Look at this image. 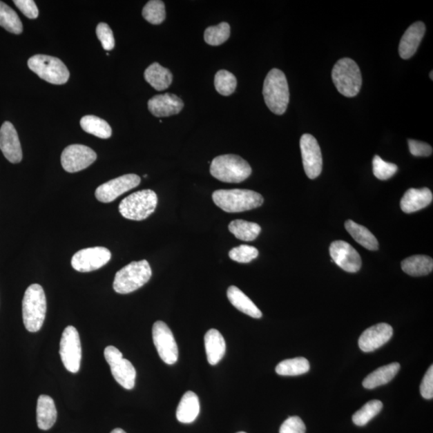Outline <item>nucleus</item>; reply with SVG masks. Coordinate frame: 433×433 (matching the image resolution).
<instances>
[{
    "instance_id": "nucleus-35",
    "label": "nucleus",
    "mask_w": 433,
    "mask_h": 433,
    "mask_svg": "<svg viewBox=\"0 0 433 433\" xmlns=\"http://www.w3.org/2000/svg\"><path fill=\"white\" fill-rule=\"evenodd\" d=\"M231 36V27L226 22H222L217 26L206 28L204 39L211 46H221L225 43Z\"/></svg>"
},
{
    "instance_id": "nucleus-36",
    "label": "nucleus",
    "mask_w": 433,
    "mask_h": 433,
    "mask_svg": "<svg viewBox=\"0 0 433 433\" xmlns=\"http://www.w3.org/2000/svg\"><path fill=\"white\" fill-rule=\"evenodd\" d=\"M166 7L161 0H151L146 3L142 11L146 21L152 24H161L166 19Z\"/></svg>"
},
{
    "instance_id": "nucleus-30",
    "label": "nucleus",
    "mask_w": 433,
    "mask_h": 433,
    "mask_svg": "<svg viewBox=\"0 0 433 433\" xmlns=\"http://www.w3.org/2000/svg\"><path fill=\"white\" fill-rule=\"evenodd\" d=\"M261 227L257 223L244 220L232 221L229 225V231L235 235L238 240L245 242L256 240L261 232Z\"/></svg>"
},
{
    "instance_id": "nucleus-18",
    "label": "nucleus",
    "mask_w": 433,
    "mask_h": 433,
    "mask_svg": "<svg viewBox=\"0 0 433 433\" xmlns=\"http://www.w3.org/2000/svg\"><path fill=\"white\" fill-rule=\"evenodd\" d=\"M392 335V327L387 323H383L372 326L363 331L360 337V348L365 352H374L389 341Z\"/></svg>"
},
{
    "instance_id": "nucleus-11",
    "label": "nucleus",
    "mask_w": 433,
    "mask_h": 433,
    "mask_svg": "<svg viewBox=\"0 0 433 433\" xmlns=\"http://www.w3.org/2000/svg\"><path fill=\"white\" fill-rule=\"evenodd\" d=\"M153 340L161 359L173 365L178 359V348L175 338L166 323L157 321L153 327Z\"/></svg>"
},
{
    "instance_id": "nucleus-7",
    "label": "nucleus",
    "mask_w": 433,
    "mask_h": 433,
    "mask_svg": "<svg viewBox=\"0 0 433 433\" xmlns=\"http://www.w3.org/2000/svg\"><path fill=\"white\" fill-rule=\"evenodd\" d=\"M157 196L151 190H143L124 198L119 205V212L124 218L133 221H142L155 211Z\"/></svg>"
},
{
    "instance_id": "nucleus-5",
    "label": "nucleus",
    "mask_w": 433,
    "mask_h": 433,
    "mask_svg": "<svg viewBox=\"0 0 433 433\" xmlns=\"http://www.w3.org/2000/svg\"><path fill=\"white\" fill-rule=\"evenodd\" d=\"M151 277V267L146 260L132 262L116 273L114 291L122 295L132 293L146 285Z\"/></svg>"
},
{
    "instance_id": "nucleus-2",
    "label": "nucleus",
    "mask_w": 433,
    "mask_h": 433,
    "mask_svg": "<svg viewBox=\"0 0 433 433\" xmlns=\"http://www.w3.org/2000/svg\"><path fill=\"white\" fill-rule=\"evenodd\" d=\"M23 320L30 332L41 330L46 320L47 301L41 285H32L25 291L22 302Z\"/></svg>"
},
{
    "instance_id": "nucleus-39",
    "label": "nucleus",
    "mask_w": 433,
    "mask_h": 433,
    "mask_svg": "<svg viewBox=\"0 0 433 433\" xmlns=\"http://www.w3.org/2000/svg\"><path fill=\"white\" fill-rule=\"evenodd\" d=\"M258 256V251L256 247L241 245L233 248L232 250L229 252V257L231 258L233 261L240 263L251 262L253 260H256Z\"/></svg>"
},
{
    "instance_id": "nucleus-32",
    "label": "nucleus",
    "mask_w": 433,
    "mask_h": 433,
    "mask_svg": "<svg viewBox=\"0 0 433 433\" xmlns=\"http://www.w3.org/2000/svg\"><path fill=\"white\" fill-rule=\"evenodd\" d=\"M309 370L310 363L303 357L283 360L276 368L277 374L285 376H300Z\"/></svg>"
},
{
    "instance_id": "nucleus-26",
    "label": "nucleus",
    "mask_w": 433,
    "mask_h": 433,
    "mask_svg": "<svg viewBox=\"0 0 433 433\" xmlns=\"http://www.w3.org/2000/svg\"><path fill=\"white\" fill-rule=\"evenodd\" d=\"M400 368L401 365L398 363H392L378 368L365 378L363 386L367 389H374L377 387L386 385L396 376Z\"/></svg>"
},
{
    "instance_id": "nucleus-33",
    "label": "nucleus",
    "mask_w": 433,
    "mask_h": 433,
    "mask_svg": "<svg viewBox=\"0 0 433 433\" xmlns=\"http://www.w3.org/2000/svg\"><path fill=\"white\" fill-rule=\"evenodd\" d=\"M0 26L13 34L23 32V24L17 13L2 1H0Z\"/></svg>"
},
{
    "instance_id": "nucleus-20",
    "label": "nucleus",
    "mask_w": 433,
    "mask_h": 433,
    "mask_svg": "<svg viewBox=\"0 0 433 433\" xmlns=\"http://www.w3.org/2000/svg\"><path fill=\"white\" fill-rule=\"evenodd\" d=\"M425 25L422 22H416L407 29L399 46V53L402 59H407L414 56L425 37Z\"/></svg>"
},
{
    "instance_id": "nucleus-28",
    "label": "nucleus",
    "mask_w": 433,
    "mask_h": 433,
    "mask_svg": "<svg viewBox=\"0 0 433 433\" xmlns=\"http://www.w3.org/2000/svg\"><path fill=\"white\" fill-rule=\"evenodd\" d=\"M403 271L413 277L429 275L433 270V260L430 256H414L401 262Z\"/></svg>"
},
{
    "instance_id": "nucleus-6",
    "label": "nucleus",
    "mask_w": 433,
    "mask_h": 433,
    "mask_svg": "<svg viewBox=\"0 0 433 433\" xmlns=\"http://www.w3.org/2000/svg\"><path fill=\"white\" fill-rule=\"evenodd\" d=\"M331 77L338 92L342 95L354 97L360 93L362 86L360 69L353 59H340L332 69Z\"/></svg>"
},
{
    "instance_id": "nucleus-10",
    "label": "nucleus",
    "mask_w": 433,
    "mask_h": 433,
    "mask_svg": "<svg viewBox=\"0 0 433 433\" xmlns=\"http://www.w3.org/2000/svg\"><path fill=\"white\" fill-rule=\"evenodd\" d=\"M59 355L68 372H79L82 356L81 343L76 327L68 326L64 329L59 343Z\"/></svg>"
},
{
    "instance_id": "nucleus-15",
    "label": "nucleus",
    "mask_w": 433,
    "mask_h": 433,
    "mask_svg": "<svg viewBox=\"0 0 433 433\" xmlns=\"http://www.w3.org/2000/svg\"><path fill=\"white\" fill-rule=\"evenodd\" d=\"M300 148L303 168L307 176L316 179L320 175L323 169L322 153L316 139L311 134H303L300 139Z\"/></svg>"
},
{
    "instance_id": "nucleus-9",
    "label": "nucleus",
    "mask_w": 433,
    "mask_h": 433,
    "mask_svg": "<svg viewBox=\"0 0 433 433\" xmlns=\"http://www.w3.org/2000/svg\"><path fill=\"white\" fill-rule=\"evenodd\" d=\"M104 354L110 366L114 379L126 389H133L135 386L137 372L132 363L124 359L122 353L113 346L107 347Z\"/></svg>"
},
{
    "instance_id": "nucleus-34",
    "label": "nucleus",
    "mask_w": 433,
    "mask_h": 433,
    "mask_svg": "<svg viewBox=\"0 0 433 433\" xmlns=\"http://www.w3.org/2000/svg\"><path fill=\"white\" fill-rule=\"evenodd\" d=\"M383 409V403L380 401H371L363 405L352 416V421L357 426H365L373 418L379 414Z\"/></svg>"
},
{
    "instance_id": "nucleus-38",
    "label": "nucleus",
    "mask_w": 433,
    "mask_h": 433,
    "mask_svg": "<svg viewBox=\"0 0 433 433\" xmlns=\"http://www.w3.org/2000/svg\"><path fill=\"white\" fill-rule=\"evenodd\" d=\"M372 166L375 177L382 181L387 180L394 176L398 171V167L395 164L385 162L378 155L373 158Z\"/></svg>"
},
{
    "instance_id": "nucleus-40",
    "label": "nucleus",
    "mask_w": 433,
    "mask_h": 433,
    "mask_svg": "<svg viewBox=\"0 0 433 433\" xmlns=\"http://www.w3.org/2000/svg\"><path fill=\"white\" fill-rule=\"evenodd\" d=\"M97 36L99 41L102 42L103 48L106 51H111L115 46V39H114L112 29L107 23H99L97 25Z\"/></svg>"
},
{
    "instance_id": "nucleus-12",
    "label": "nucleus",
    "mask_w": 433,
    "mask_h": 433,
    "mask_svg": "<svg viewBox=\"0 0 433 433\" xmlns=\"http://www.w3.org/2000/svg\"><path fill=\"white\" fill-rule=\"evenodd\" d=\"M111 257V252L106 247L83 249L73 256L72 267L79 272H91L106 265Z\"/></svg>"
},
{
    "instance_id": "nucleus-46",
    "label": "nucleus",
    "mask_w": 433,
    "mask_h": 433,
    "mask_svg": "<svg viewBox=\"0 0 433 433\" xmlns=\"http://www.w3.org/2000/svg\"><path fill=\"white\" fill-rule=\"evenodd\" d=\"M432 74H433V73H432V72L430 73V77H431V79H433Z\"/></svg>"
},
{
    "instance_id": "nucleus-45",
    "label": "nucleus",
    "mask_w": 433,
    "mask_h": 433,
    "mask_svg": "<svg viewBox=\"0 0 433 433\" xmlns=\"http://www.w3.org/2000/svg\"><path fill=\"white\" fill-rule=\"evenodd\" d=\"M110 433H126L122 429H115L113 430Z\"/></svg>"
},
{
    "instance_id": "nucleus-21",
    "label": "nucleus",
    "mask_w": 433,
    "mask_h": 433,
    "mask_svg": "<svg viewBox=\"0 0 433 433\" xmlns=\"http://www.w3.org/2000/svg\"><path fill=\"white\" fill-rule=\"evenodd\" d=\"M433 200V195L430 189H410L405 193L401 201L403 212L412 213L429 206Z\"/></svg>"
},
{
    "instance_id": "nucleus-24",
    "label": "nucleus",
    "mask_w": 433,
    "mask_h": 433,
    "mask_svg": "<svg viewBox=\"0 0 433 433\" xmlns=\"http://www.w3.org/2000/svg\"><path fill=\"white\" fill-rule=\"evenodd\" d=\"M200 412V404L195 393L189 391L182 398L177 410V419L183 424H190L196 420Z\"/></svg>"
},
{
    "instance_id": "nucleus-42",
    "label": "nucleus",
    "mask_w": 433,
    "mask_h": 433,
    "mask_svg": "<svg viewBox=\"0 0 433 433\" xmlns=\"http://www.w3.org/2000/svg\"><path fill=\"white\" fill-rule=\"evenodd\" d=\"M14 3L21 10L25 17L29 19H37L39 10L33 0H15Z\"/></svg>"
},
{
    "instance_id": "nucleus-14",
    "label": "nucleus",
    "mask_w": 433,
    "mask_h": 433,
    "mask_svg": "<svg viewBox=\"0 0 433 433\" xmlns=\"http://www.w3.org/2000/svg\"><path fill=\"white\" fill-rule=\"evenodd\" d=\"M96 160L97 153L83 144H71L61 154V165L68 173L81 171Z\"/></svg>"
},
{
    "instance_id": "nucleus-16",
    "label": "nucleus",
    "mask_w": 433,
    "mask_h": 433,
    "mask_svg": "<svg viewBox=\"0 0 433 433\" xmlns=\"http://www.w3.org/2000/svg\"><path fill=\"white\" fill-rule=\"evenodd\" d=\"M330 255L331 262L349 273H356L360 270L362 261L360 253L349 243L345 241H335L331 244Z\"/></svg>"
},
{
    "instance_id": "nucleus-4",
    "label": "nucleus",
    "mask_w": 433,
    "mask_h": 433,
    "mask_svg": "<svg viewBox=\"0 0 433 433\" xmlns=\"http://www.w3.org/2000/svg\"><path fill=\"white\" fill-rule=\"evenodd\" d=\"M252 169L249 163L233 154L218 156L211 165V173L218 180L227 183H240L251 176Z\"/></svg>"
},
{
    "instance_id": "nucleus-22",
    "label": "nucleus",
    "mask_w": 433,
    "mask_h": 433,
    "mask_svg": "<svg viewBox=\"0 0 433 433\" xmlns=\"http://www.w3.org/2000/svg\"><path fill=\"white\" fill-rule=\"evenodd\" d=\"M57 411L52 397L39 396L37 401V420L39 429L48 430L57 421Z\"/></svg>"
},
{
    "instance_id": "nucleus-3",
    "label": "nucleus",
    "mask_w": 433,
    "mask_h": 433,
    "mask_svg": "<svg viewBox=\"0 0 433 433\" xmlns=\"http://www.w3.org/2000/svg\"><path fill=\"white\" fill-rule=\"evenodd\" d=\"M267 106L276 115H282L287 111L290 93L285 74L280 69L269 72L262 89Z\"/></svg>"
},
{
    "instance_id": "nucleus-23",
    "label": "nucleus",
    "mask_w": 433,
    "mask_h": 433,
    "mask_svg": "<svg viewBox=\"0 0 433 433\" xmlns=\"http://www.w3.org/2000/svg\"><path fill=\"white\" fill-rule=\"evenodd\" d=\"M205 347L207 360L211 365H216L226 353V342L221 333L216 329H211L205 336Z\"/></svg>"
},
{
    "instance_id": "nucleus-19",
    "label": "nucleus",
    "mask_w": 433,
    "mask_h": 433,
    "mask_svg": "<svg viewBox=\"0 0 433 433\" xmlns=\"http://www.w3.org/2000/svg\"><path fill=\"white\" fill-rule=\"evenodd\" d=\"M183 107L182 99L172 93L153 97L148 102V110L157 117L176 115Z\"/></svg>"
},
{
    "instance_id": "nucleus-43",
    "label": "nucleus",
    "mask_w": 433,
    "mask_h": 433,
    "mask_svg": "<svg viewBox=\"0 0 433 433\" xmlns=\"http://www.w3.org/2000/svg\"><path fill=\"white\" fill-rule=\"evenodd\" d=\"M409 146L411 154L416 157H430L432 154V148L425 142L409 140Z\"/></svg>"
},
{
    "instance_id": "nucleus-47",
    "label": "nucleus",
    "mask_w": 433,
    "mask_h": 433,
    "mask_svg": "<svg viewBox=\"0 0 433 433\" xmlns=\"http://www.w3.org/2000/svg\"><path fill=\"white\" fill-rule=\"evenodd\" d=\"M238 433H246V432H238Z\"/></svg>"
},
{
    "instance_id": "nucleus-44",
    "label": "nucleus",
    "mask_w": 433,
    "mask_h": 433,
    "mask_svg": "<svg viewBox=\"0 0 433 433\" xmlns=\"http://www.w3.org/2000/svg\"><path fill=\"white\" fill-rule=\"evenodd\" d=\"M421 394L425 399L433 398V366L429 368L421 385Z\"/></svg>"
},
{
    "instance_id": "nucleus-41",
    "label": "nucleus",
    "mask_w": 433,
    "mask_h": 433,
    "mask_svg": "<svg viewBox=\"0 0 433 433\" xmlns=\"http://www.w3.org/2000/svg\"><path fill=\"white\" fill-rule=\"evenodd\" d=\"M306 426L305 423L298 416L289 417L282 423L280 433H305Z\"/></svg>"
},
{
    "instance_id": "nucleus-29",
    "label": "nucleus",
    "mask_w": 433,
    "mask_h": 433,
    "mask_svg": "<svg viewBox=\"0 0 433 433\" xmlns=\"http://www.w3.org/2000/svg\"><path fill=\"white\" fill-rule=\"evenodd\" d=\"M345 228L351 236L367 250L377 251L379 249V242H378L377 238L367 228L352 220L345 222Z\"/></svg>"
},
{
    "instance_id": "nucleus-37",
    "label": "nucleus",
    "mask_w": 433,
    "mask_h": 433,
    "mask_svg": "<svg viewBox=\"0 0 433 433\" xmlns=\"http://www.w3.org/2000/svg\"><path fill=\"white\" fill-rule=\"evenodd\" d=\"M215 86L217 92L221 95L230 96L235 91L237 79L231 73L220 70L215 75Z\"/></svg>"
},
{
    "instance_id": "nucleus-8",
    "label": "nucleus",
    "mask_w": 433,
    "mask_h": 433,
    "mask_svg": "<svg viewBox=\"0 0 433 433\" xmlns=\"http://www.w3.org/2000/svg\"><path fill=\"white\" fill-rule=\"evenodd\" d=\"M28 66L39 77L53 84H66L70 75L61 59L46 55H36L30 58Z\"/></svg>"
},
{
    "instance_id": "nucleus-31",
    "label": "nucleus",
    "mask_w": 433,
    "mask_h": 433,
    "mask_svg": "<svg viewBox=\"0 0 433 433\" xmlns=\"http://www.w3.org/2000/svg\"><path fill=\"white\" fill-rule=\"evenodd\" d=\"M81 126L83 131L102 139H108L112 136V128L108 123L96 116L88 115L82 117Z\"/></svg>"
},
{
    "instance_id": "nucleus-25",
    "label": "nucleus",
    "mask_w": 433,
    "mask_h": 433,
    "mask_svg": "<svg viewBox=\"0 0 433 433\" xmlns=\"http://www.w3.org/2000/svg\"><path fill=\"white\" fill-rule=\"evenodd\" d=\"M227 297L233 307L246 315L255 318H260L262 316V311L240 288L235 286L229 287Z\"/></svg>"
},
{
    "instance_id": "nucleus-1",
    "label": "nucleus",
    "mask_w": 433,
    "mask_h": 433,
    "mask_svg": "<svg viewBox=\"0 0 433 433\" xmlns=\"http://www.w3.org/2000/svg\"><path fill=\"white\" fill-rule=\"evenodd\" d=\"M215 205L227 213L253 210L262 205L264 199L260 193L250 190H218L213 193Z\"/></svg>"
},
{
    "instance_id": "nucleus-17",
    "label": "nucleus",
    "mask_w": 433,
    "mask_h": 433,
    "mask_svg": "<svg viewBox=\"0 0 433 433\" xmlns=\"http://www.w3.org/2000/svg\"><path fill=\"white\" fill-rule=\"evenodd\" d=\"M0 149L10 162L17 164L21 162L23 153L21 142L11 122H5L0 128Z\"/></svg>"
},
{
    "instance_id": "nucleus-27",
    "label": "nucleus",
    "mask_w": 433,
    "mask_h": 433,
    "mask_svg": "<svg viewBox=\"0 0 433 433\" xmlns=\"http://www.w3.org/2000/svg\"><path fill=\"white\" fill-rule=\"evenodd\" d=\"M144 79L157 91H163L171 86L173 75L169 69L158 63H153L144 72Z\"/></svg>"
},
{
    "instance_id": "nucleus-13",
    "label": "nucleus",
    "mask_w": 433,
    "mask_h": 433,
    "mask_svg": "<svg viewBox=\"0 0 433 433\" xmlns=\"http://www.w3.org/2000/svg\"><path fill=\"white\" fill-rule=\"evenodd\" d=\"M141 177L136 174H126L99 186L95 192L99 202L103 203L112 202L133 189L140 185Z\"/></svg>"
}]
</instances>
